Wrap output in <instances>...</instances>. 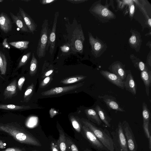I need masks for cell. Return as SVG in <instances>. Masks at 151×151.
<instances>
[{"label": "cell", "mask_w": 151, "mask_h": 151, "mask_svg": "<svg viewBox=\"0 0 151 151\" xmlns=\"http://www.w3.org/2000/svg\"><path fill=\"white\" fill-rule=\"evenodd\" d=\"M0 131L8 134L20 143L37 146H41L38 139L17 123H0Z\"/></svg>", "instance_id": "6da1fadb"}, {"label": "cell", "mask_w": 151, "mask_h": 151, "mask_svg": "<svg viewBox=\"0 0 151 151\" xmlns=\"http://www.w3.org/2000/svg\"><path fill=\"white\" fill-rule=\"evenodd\" d=\"M81 121L83 124L87 127L107 149L108 151H114V147L112 139L109 132L106 129L97 127L93 122L86 119Z\"/></svg>", "instance_id": "7a4b0ae2"}, {"label": "cell", "mask_w": 151, "mask_h": 151, "mask_svg": "<svg viewBox=\"0 0 151 151\" xmlns=\"http://www.w3.org/2000/svg\"><path fill=\"white\" fill-rule=\"evenodd\" d=\"M50 29L49 27L48 20L45 19L42 25L40 38L37 46L36 54L39 58L45 57L48 48V43Z\"/></svg>", "instance_id": "3957f363"}, {"label": "cell", "mask_w": 151, "mask_h": 151, "mask_svg": "<svg viewBox=\"0 0 151 151\" xmlns=\"http://www.w3.org/2000/svg\"><path fill=\"white\" fill-rule=\"evenodd\" d=\"M111 134L115 151H129L121 122H119L115 130L111 132Z\"/></svg>", "instance_id": "277c9868"}, {"label": "cell", "mask_w": 151, "mask_h": 151, "mask_svg": "<svg viewBox=\"0 0 151 151\" xmlns=\"http://www.w3.org/2000/svg\"><path fill=\"white\" fill-rule=\"evenodd\" d=\"M83 32L81 25H77L73 31L70 41L71 49L75 52L82 53L84 41Z\"/></svg>", "instance_id": "5b68a950"}, {"label": "cell", "mask_w": 151, "mask_h": 151, "mask_svg": "<svg viewBox=\"0 0 151 151\" xmlns=\"http://www.w3.org/2000/svg\"><path fill=\"white\" fill-rule=\"evenodd\" d=\"M82 130L85 138L92 147L100 151H108L94 134L83 124L82 126Z\"/></svg>", "instance_id": "8992f818"}, {"label": "cell", "mask_w": 151, "mask_h": 151, "mask_svg": "<svg viewBox=\"0 0 151 151\" xmlns=\"http://www.w3.org/2000/svg\"><path fill=\"white\" fill-rule=\"evenodd\" d=\"M122 123L129 151H137V145L132 130L128 122L125 120Z\"/></svg>", "instance_id": "52a82bcc"}, {"label": "cell", "mask_w": 151, "mask_h": 151, "mask_svg": "<svg viewBox=\"0 0 151 151\" xmlns=\"http://www.w3.org/2000/svg\"><path fill=\"white\" fill-rule=\"evenodd\" d=\"M82 85V83H81L67 86L55 87L43 92L41 94L44 96H50L62 93L76 89Z\"/></svg>", "instance_id": "ba28073f"}, {"label": "cell", "mask_w": 151, "mask_h": 151, "mask_svg": "<svg viewBox=\"0 0 151 151\" xmlns=\"http://www.w3.org/2000/svg\"><path fill=\"white\" fill-rule=\"evenodd\" d=\"M59 15L58 12H55L53 25L49 36L48 47H50L49 52L51 55L52 54L55 48L56 25Z\"/></svg>", "instance_id": "9c48e42d"}, {"label": "cell", "mask_w": 151, "mask_h": 151, "mask_svg": "<svg viewBox=\"0 0 151 151\" xmlns=\"http://www.w3.org/2000/svg\"><path fill=\"white\" fill-rule=\"evenodd\" d=\"M142 109L143 130L145 134L147 135L149 134L150 131V113L147 104L145 102L142 103Z\"/></svg>", "instance_id": "30bf717a"}, {"label": "cell", "mask_w": 151, "mask_h": 151, "mask_svg": "<svg viewBox=\"0 0 151 151\" xmlns=\"http://www.w3.org/2000/svg\"><path fill=\"white\" fill-rule=\"evenodd\" d=\"M100 73L104 78L113 84L122 89L124 88V81L115 74L106 70H101Z\"/></svg>", "instance_id": "8fae6325"}, {"label": "cell", "mask_w": 151, "mask_h": 151, "mask_svg": "<svg viewBox=\"0 0 151 151\" xmlns=\"http://www.w3.org/2000/svg\"><path fill=\"white\" fill-rule=\"evenodd\" d=\"M19 13L22 17L26 25L32 34L36 31L37 24L35 22L30 16L20 7L19 8Z\"/></svg>", "instance_id": "7c38bea8"}, {"label": "cell", "mask_w": 151, "mask_h": 151, "mask_svg": "<svg viewBox=\"0 0 151 151\" xmlns=\"http://www.w3.org/2000/svg\"><path fill=\"white\" fill-rule=\"evenodd\" d=\"M12 27V22L9 16L3 12L0 14V28L6 33L10 31Z\"/></svg>", "instance_id": "4fadbf2b"}, {"label": "cell", "mask_w": 151, "mask_h": 151, "mask_svg": "<svg viewBox=\"0 0 151 151\" xmlns=\"http://www.w3.org/2000/svg\"><path fill=\"white\" fill-rule=\"evenodd\" d=\"M127 76L124 81V87L126 90L133 95L136 93L137 85L130 70L126 71Z\"/></svg>", "instance_id": "5bb4252c"}, {"label": "cell", "mask_w": 151, "mask_h": 151, "mask_svg": "<svg viewBox=\"0 0 151 151\" xmlns=\"http://www.w3.org/2000/svg\"><path fill=\"white\" fill-rule=\"evenodd\" d=\"M99 97L103 99V101L110 109L122 112L125 111L119 103L111 96L105 95L99 96Z\"/></svg>", "instance_id": "9a60e30c"}, {"label": "cell", "mask_w": 151, "mask_h": 151, "mask_svg": "<svg viewBox=\"0 0 151 151\" xmlns=\"http://www.w3.org/2000/svg\"><path fill=\"white\" fill-rule=\"evenodd\" d=\"M10 14L12 19L16 26L22 32H30L26 25L22 17L18 13L17 15L10 12Z\"/></svg>", "instance_id": "2e32d148"}, {"label": "cell", "mask_w": 151, "mask_h": 151, "mask_svg": "<svg viewBox=\"0 0 151 151\" xmlns=\"http://www.w3.org/2000/svg\"><path fill=\"white\" fill-rule=\"evenodd\" d=\"M17 86L16 79L13 81L7 86L3 93L4 99H11L17 95Z\"/></svg>", "instance_id": "e0dca14e"}, {"label": "cell", "mask_w": 151, "mask_h": 151, "mask_svg": "<svg viewBox=\"0 0 151 151\" xmlns=\"http://www.w3.org/2000/svg\"><path fill=\"white\" fill-rule=\"evenodd\" d=\"M110 70L111 73L117 76L124 81L127 76L126 72L120 63H117L112 65Z\"/></svg>", "instance_id": "ac0fdd59"}, {"label": "cell", "mask_w": 151, "mask_h": 151, "mask_svg": "<svg viewBox=\"0 0 151 151\" xmlns=\"http://www.w3.org/2000/svg\"><path fill=\"white\" fill-rule=\"evenodd\" d=\"M140 76L145 85L146 94L149 96L151 83V71L148 70L141 72Z\"/></svg>", "instance_id": "d6986e66"}, {"label": "cell", "mask_w": 151, "mask_h": 151, "mask_svg": "<svg viewBox=\"0 0 151 151\" xmlns=\"http://www.w3.org/2000/svg\"><path fill=\"white\" fill-rule=\"evenodd\" d=\"M85 112L89 120L93 123L100 125L102 121L100 119L98 114L95 109H88L85 110Z\"/></svg>", "instance_id": "ffe728a7"}, {"label": "cell", "mask_w": 151, "mask_h": 151, "mask_svg": "<svg viewBox=\"0 0 151 151\" xmlns=\"http://www.w3.org/2000/svg\"><path fill=\"white\" fill-rule=\"evenodd\" d=\"M95 110L97 112L99 117L101 120L107 127H110L111 125L110 122L111 119L108 116L105 112L99 106H96Z\"/></svg>", "instance_id": "44dd1931"}, {"label": "cell", "mask_w": 151, "mask_h": 151, "mask_svg": "<svg viewBox=\"0 0 151 151\" xmlns=\"http://www.w3.org/2000/svg\"><path fill=\"white\" fill-rule=\"evenodd\" d=\"M59 137L57 142L60 151H66V136L63 130L58 129Z\"/></svg>", "instance_id": "7402d4cb"}, {"label": "cell", "mask_w": 151, "mask_h": 151, "mask_svg": "<svg viewBox=\"0 0 151 151\" xmlns=\"http://www.w3.org/2000/svg\"><path fill=\"white\" fill-rule=\"evenodd\" d=\"M30 108L29 106H19L12 104H0V109L7 110H21L29 109Z\"/></svg>", "instance_id": "603a6c76"}, {"label": "cell", "mask_w": 151, "mask_h": 151, "mask_svg": "<svg viewBox=\"0 0 151 151\" xmlns=\"http://www.w3.org/2000/svg\"><path fill=\"white\" fill-rule=\"evenodd\" d=\"M29 42L28 41H21L12 42H9V44L15 48L21 50L27 49Z\"/></svg>", "instance_id": "cb8c5ba5"}, {"label": "cell", "mask_w": 151, "mask_h": 151, "mask_svg": "<svg viewBox=\"0 0 151 151\" xmlns=\"http://www.w3.org/2000/svg\"><path fill=\"white\" fill-rule=\"evenodd\" d=\"M7 64L5 55L2 51H0V71L1 75L5 74L6 71Z\"/></svg>", "instance_id": "d4e9b609"}, {"label": "cell", "mask_w": 151, "mask_h": 151, "mask_svg": "<svg viewBox=\"0 0 151 151\" xmlns=\"http://www.w3.org/2000/svg\"><path fill=\"white\" fill-rule=\"evenodd\" d=\"M86 76H78L70 77L64 79L61 82L64 84H69L75 83L84 79Z\"/></svg>", "instance_id": "484cf974"}, {"label": "cell", "mask_w": 151, "mask_h": 151, "mask_svg": "<svg viewBox=\"0 0 151 151\" xmlns=\"http://www.w3.org/2000/svg\"><path fill=\"white\" fill-rule=\"evenodd\" d=\"M89 42L92 49L95 52H98L101 50L102 46L101 44L96 40L89 34Z\"/></svg>", "instance_id": "4316f807"}, {"label": "cell", "mask_w": 151, "mask_h": 151, "mask_svg": "<svg viewBox=\"0 0 151 151\" xmlns=\"http://www.w3.org/2000/svg\"><path fill=\"white\" fill-rule=\"evenodd\" d=\"M37 67V61L36 58L35 54L33 52L32 54V58L30 62L29 74L33 76L36 73Z\"/></svg>", "instance_id": "83f0119b"}, {"label": "cell", "mask_w": 151, "mask_h": 151, "mask_svg": "<svg viewBox=\"0 0 151 151\" xmlns=\"http://www.w3.org/2000/svg\"><path fill=\"white\" fill-rule=\"evenodd\" d=\"M66 151H79L77 147L71 139L66 136Z\"/></svg>", "instance_id": "f1b7e54d"}, {"label": "cell", "mask_w": 151, "mask_h": 151, "mask_svg": "<svg viewBox=\"0 0 151 151\" xmlns=\"http://www.w3.org/2000/svg\"><path fill=\"white\" fill-rule=\"evenodd\" d=\"M95 9V12L97 14L101 15L102 16L105 17H108L111 16V12H110L107 8L104 7H100V8L98 7Z\"/></svg>", "instance_id": "f546056e"}, {"label": "cell", "mask_w": 151, "mask_h": 151, "mask_svg": "<svg viewBox=\"0 0 151 151\" xmlns=\"http://www.w3.org/2000/svg\"><path fill=\"white\" fill-rule=\"evenodd\" d=\"M70 120L72 125L75 130L78 133L81 132L82 130V126L81 124L73 116L70 117Z\"/></svg>", "instance_id": "4dcf8cb0"}, {"label": "cell", "mask_w": 151, "mask_h": 151, "mask_svg": "<svg viewBox=\"0 0 151 151\" xmlns=\"http://www.w3.org/2000/svg\"><path fill=\"white\" fill-rule=\"evenodd\" d=\"M31 54V52H30L23 56L18 64L17 68H19L26 64L30 57Z\"/></svg>", "instance_id": "1f68e13d"}, {"label": "cell", "mask_w": 151, "mask_h": 151, "mask_svg": "<svg viewBox=\"0 0 151 151\" xmlns=\"http://www.w3.org/2000/svg\"><path fill=\"white\" fill-rule=\"evenodd\" d=\"M33 87L34 85L32 84L27 88L24 93V101L26 102L28 100L32 93Z\"/></svg>", "instance_id": "d6a6232c"}, {"label": "cell", "mask_w": 151, "mask_h": 151, "mask_svg": "<svg viewBox=\"0 0 151 151\" xmlns=\"http://www.w3.org/2000/svg\"><path fill=\"white\" fill-rule=\"evenodd\" d=\"M25 80V78L24 76L20 77L19 79L17 82V86L19 90L21 91L22 86Z\"/></svg>", "instance_id": "836d02e7"}, {"label": "cell", "mask_w": 151, "mask_h": 151, "mask_svg": "<svg viewBox=\"0 0 151 151\" xmlns=\"http://www.w3.org/2000/svg\"><path fill=\"white\" fill-rule=\"evenodd\" d=\"M50 148L51 151H60L56 141H52L50 143Z\"/></svg>", "instance_id": "e575fe53"}, {"label": "cell", "mask_w": 151, "mask_h": 151, "mask_svg": "<svg viewBox=\"0 0 151 151\" xmlns=\"http://www.w3.org/2000/svg\"><path fill=\"white\" fill-rule=\"evenodd\" d=\"M1 151H25L24 148H21L17 147H13L8 148L4 150Z\"/></svg>", "instance_id": "d590c367"}, {"label": "cell", "mask_w": 151, "mask_h": 151, "mask_svg": "<svg viewBox=\"0 0 151 151\" xmlns=\"http://www.w3.org/2000/svg\"><path fill=\"white\" fill-rule=\"evenodd\" d=\"M138 67L139 69L141 72L148 70L147 68L145 66V64L142 61H140L139 63Z\"/></svg>", "instance_id": "8d00e7d4"}, {"label": "cell", "mask_w": 151, "mask_h": 151, "mask_svg": "<svg viewBox=\"0 0 151 151\" xmlns=\"http://www.w3.org/2000/svg\"><path fill=\"white\" fill-rule=\"evenodd\" d=\"M50 80V77L49 76L46 77L41 82L40 84V86L41 87H44L48 83Z\"/></svg>", "instance_id": "74e56055"}, {"label": "cell", "mask_w": 151, "mask_h": 151, "mask_svg": "<svg viewBox=\"0 0 151 151\" xmlns=\"http://www.w3.org/2000/svg\"><path fill=\"white\" fill-rule=\"evenodd\" d=\"M61 50L63 52H68L71 48L70 44L65 45L60 47Z\"/></svg>", "instance_id": "f35d334b"}, {"label": "cell", "mask_w": 151, "mask_h": 151, "mask_svg": "<svg viewBox=\"0 0 151 151\" xmlns=\"http://www.w3.org/2000/svg\"><path fill=\"white\" fill-rule=\"evenodd\" d=\"M56 1V0H40V2L42 4L45 5L53 3Z\"/></svg>", "instance_id": "ab89813d"}, {"label": "cell", "mask_w": 151, "mask_h": 151, "mask_svg": "<svg viewBox=\"0 0 151 151\" xmlns=\"http://www.w3.org/2000/svg\"><path fill=\"white\" fill-rule=\"evenodd\" d=\"M137 38L136 37L133 35L129 39V41L131 44L132 45H134L137 42Z\"/></svg>", "instance_id": "60d3db41"}, {"label": "cell", "mask_w": 151, "mask_h": 151, "mask_svg": "<svg viewBox=\"0 0 151 151\" xmlns=\"http://www.w3.org/2000/svg\"><path fill=\"white\" fill-rule=\"evenodd\" d=\"M67 1L73 4H78L83 3L86 1L85 0H67Z\"/></svg>", "instance_id": "b9f144b4"}, {"label": "cell", "mask_w": 151, "mask_h": 151, "mask_svg": "<svg viewBox=\"0 0 151 151\" xmlns=\"http://www.w3.org/2000/svg\"><path fill=\"white\" fill-rule=\"evenodd\" d=\"M2 45L4 48L9 49L10 48V47L7 42L6 38L4 39L2 43Z\"/></svg>", "instance_id": "7bdbcfd3"}, {"label": "cell", "mask_w": 151, "mask_h": 151, "mask_svg": "<svg viewBox=\"0 0 151 151\" xmlns=\"http://www.w3.org/2000/svg\"><path fill=\"white\" fill-rule=\"evenodd\" d=\"M134 4L132 3L130 4L129 6V12L131 16H132L134 14Z\"/></svg>", "instance_id": "ee69618b"}, {"label": "cell", "mask_w": 151, "mask_h": 151, "mask_svg": "<svg viewBox=\"0 0 151 151\" xmlns=\"http://www.w3.org/2000/svg\"><path fill=\"white\" fill-rule=\"evenodd\" d=\"M53 70L52 69L50 70L47 71L45 74V76L46 77H48L51 75L53 72Z\"/></svg>", "instance_id": "f6af8a7d"}, {"label": "cell", "mask_w": 151, "mask_h": 151, "mask_svg": "<svg viewBox=\"0 0 151 151\" xmlns=\"http://www.w3.org/2000/svg\"><path fill=\"white\" fill-rule=\"evenodd\" d=\"M5 144L0 139V148L4 149L5 148Z\"/></svg>", "instance_id": "bcb514c9"}, {"label": "cell", "mask_w": 151, "mask_h": 151, "mask_svg": "<svg viewBox=\"0 0 151 151\" xmlns=\"http://www.w3.org/2000/svg\"><path fill=\"white\" fill-rule=\"evenodd\" d=\"M148 23L149 24V25H150V26H151V19L150 18L148 19Z\"/></svg>", "instance_id": "7dc6e473"}, {"label": "cell", "mask_w": 151, "mask_h": 151, "mask_svg": "<svg viewBox=\"0 0 151 151\" xmlns=\"http://www.w3.org/2000/svg\"><path fill=\"white\" fill-rule=\"evenodd\" d=\"M84 151H92L91 150H90V149H85Z\"/></svg>", "instance_id": "c3c4849f"}, {"label": "cell", "mask_w": 151, "mask_h": 151, "mask_svg": "<svg viewBox=\"0 0 151 151\" xmlns=\"http://www.w3.org/2000/svg\"><path fill=\"white\" fill-rule=\"evenodd\" d=\"M22 1H25V2H28V1H30V0H22Z\"/></svg>", "instance_id": "681fc988"}, {"label": "cell", "mask_w": 151, "mask_h": 151, "mask_svg": "<svg viewBox=\"0 0 151 151\" xmlns=\"http://www.w3.org/2000/svg\"><path fill=\"white\" fill-rule=\"evenodd\" d=\"M29 151H40L37 150H34Z\"/></svg>", "instance_id": "f907efd6"}, {"label": "cell", "mask_w": 151, "mask_h": 151, "mask_svg": "<svg viewBox=\"0 0 151 151\" xmlns=\"http://www.w3.org/2000/svg\"><path fill=\"white\" fill-rule=\"evenodd\" d=\"M3 1V0H0V2H2Z\"/></svg>", "instance_id": "816d5d0a"}]
</instances>
